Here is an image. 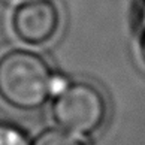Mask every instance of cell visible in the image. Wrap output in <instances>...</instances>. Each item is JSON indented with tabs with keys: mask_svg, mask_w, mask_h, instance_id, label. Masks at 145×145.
Listing matches in <instances>:
<instances>
[{
	"mask_svg": "<svg viewBox=\"0 0 145 145\" xmlns=\"http://www.w3.org/2000/svg\"><path fill=\"white\" fill-rule=\"evenodd\" d=\"M63 17L54 0H24L14 9L10 27L27 45H45L61 29Z\"/></svg>",
	"mask_w": 145,
	"mask_h": 145,
	"instance_id": "cell-3",
	"label": "cell"
},
{
	"mask_svg": "<svg viewBox=\"0 0 145 145\" xmlns=\"http://www.w3.org/2000/svg\"><path fill=\"white\" fill-rule=\"evenodd\" d=\"M0 145H31L23 129L10 123H0Z\"/></svg>",
	"mask_w": 145,
	"mask_h": 145,
	"instance_id": "cell-5",
	"label": "cell"
},
{
	"mask_svg": "<svg viewBox=\"0 0 145 145\" xmlns=\"http://www.w3.org/2000/svg\"><path fill=\"white\" fill-rule=\"evenodd\" d=\"M44 56L14 48L0 56V100L17 111H37L61 87Z\"/></svg>",
	"mask_w": 145,
	"mask_h": 145,
	"instance_id": "cell-1",
	"label": "cell"
},
{
	"mask_svg": "<svg viewBox=\"0 0 145 145\" xmlns=\"http://www.w3.org/2000/svg\"><path fill=\"white\" fill-rule=\"evenodd\" d=\"M31 145H87L82 139L63 129H45L37 133Z\"/></svg>",
	"mask_w": 145,
	"mask_h": 145,
	"instance_id": "cell-4",
	"label": "cell"
},
{
	"mask_svg": "<svg viewBox=\"0 0 145 145\" xmlns=\"http://www.w3.org/2000/svg\"><path fill=\"white\" fill-rule=\"evenodd\" d=\"M144 2H145V0H144Z\"/></svg>",
	"mask_w": 145,
	"mask_h": 145,
	"instance_id": "cell-7",
	"label": "cell"
},
{
	"mask_svg": "<svg viewBox=\"0 0 145 145\" xmlns=\"http://www.w3.org/2000/svg\"><path fill=\"white\" fill-rule=\"evenodd\" d=\"M52 118L66 132L90 136L105 126L108 100L97 85L88 81L67 82L54 94Z\"/></svg>",
	"mask_w": 145,
	"mask_h": 145,
	"instance_id": "cell-2",
	"label": "cell"
},
{
	"mask_svg": "<svg viewBox=\"0 0 145 145\" xmlns=\"http://www.w3.org/2000/svg\"><path fill=\"white\" fill-rule=\"evenodd\" d=\"M138 46H139V57L145 66V17L142 20V25L139 30V40H138Z\"/></svg>",
	"mask_w": 145,
	"mask_h": 145,
	"instance_id": "cell-6",
	"label": "cell"
}]
</instances>
